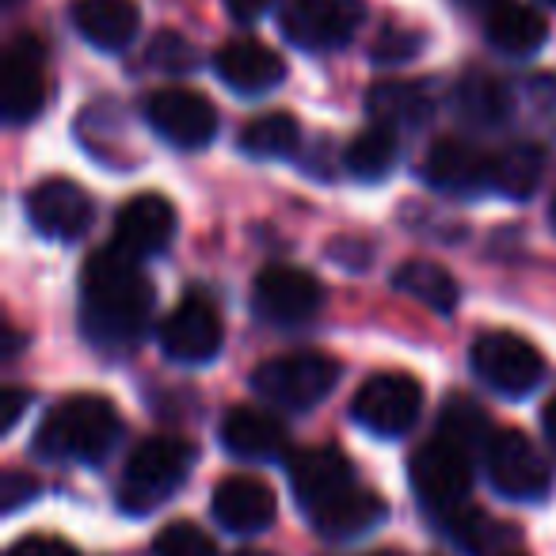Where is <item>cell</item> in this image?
I'll return each mask as SVG.
<instances>
[{
  "mask_svg": "<svg viewBox=\"0 0 556 556\" xmlns=\"http://www.w3.org/2000/svg\"><path fill=\"white\" fill-rule=\"evenodd\" d=\"M153 282L138 260L115 244L100 248L80 275V325L103 348H123L146 332L153 317Z\"/></svg>",
  "mask_w": 556,
  "mask_h": 556,
  "instance_id": "cell-1",
  "label": "cell"
},
{
  "mask_svg": "<svg viewBox=\"0 0 556 556\" xmlns=\"http://www.w3.org/2000/svg\"><path fill=\"white\" fill-rule=\"evenodd\" d=\"M161 348L176 363H210L222 351V317L214 302L202 294H187L161 325Z\"/></svg>",
  "mask_w": 556,
  "mask_h": 556,
  "instance_id": "cell-13",
  "label": "cell"
},
{
  "mask_svg": "<svg viewBox=\"0 0 556 556\" xmlns=\"http://www.w3.org/2000/svg\"><path fill=\"white\" fill-rule=\"evenodd\" d=\"M488 457V477L510 500H541L553 488V469H548L545 454L533 446L526 434L500 431L492 434L484 450Z\"/></svg>",
  "mask_w": 556,
  "mask_h": 556,
  "instance_id": "cell-10",
  "label": "cell"
},
{
  "mask_svg": "<svg viewBox=\"0 0 556 556\" xmlns=\"http://www.w3.org/2000/svg\"><path fill=\"white\" fill-rule=\"evenodd\" d=\"M325 302V290H320L317 275L302 267H290V263H275V267L260 270L252 287V305L263 320L270 325H302Z\"/></svg>",
  "mask_w": 556,
  "mask_h": 556,
  "instance_id": "cell-11",
  "label": "cell"
},
{
  "mask_svg": "<svg viewBox=\"0 0 556 556\" xmlns=\"http://www.w3.org/2000/svg\"><path fill=\"white\" fill-rule=\"evenodd\" d=\"M545 176V153L538 146H507L503 153L492 156V187L510 199H526L538 191Z\"/></svg>",
  "mask_w": 556,
  "mask_h": 556,
  "instance_id": "cell-25",
  "label": "cell"
},
{
  "mask_svg": "<svg viewBox=\"0 0 556 556\" xmlns=\"http://www.w3.org/2000/svg\"><path fill=\"white\" fill-rule=\"evenodd\" d=\"M548 39V24L538 9L507 0L488 16V42L503 54H533Z\"/></svg>",
  "mask_w": 556,
  "mask_h": 556,
  "instance_id": "cell-23",
  "label": "cell"
},
{
  "mask_svg": "<svg viewBox=\"0 0 556 556\" xmlns=\"http://www.w3.org/2000/svg\"><path fill=\"white\" fill-rule=\"evenodd\" d=\"M393 287L401 290V294L416 298L419 305H427V309H434V313H450L457 305V282L439 263L408 260L393 275Z\"/></svg>",
  "mask_w": 556,
  "mask_h": 556,
  "instance_id": "cell-24",
  "label": "cell"
},
{
  "mask_svg": "<svg viewBox=\"0 0 556 556\" xmlns=\"http://www.w3.org/2000/svg\"><path fill=\"white\" fill-rule=\"evenodd\" d=\"M370 111L378 118V126H389V130L396 123L419 126L431 115V100H427L419 85H378L370 92Z\"/></svg>",
  "mask_w": 556,
  "mask_h": 556,
  "instance_id": "cell-27",
  "label": "cell"
},
{
  "mask_svg": "<svg viewBox=\"0 0 556 556\" xmlns=\"http://www.w3.org/2000/svg\"><path fill=\"white\" fill-rule=\"evenodd\" d=\"M457 4H465V9H500V4H507V0H457Z\"/></svg>",
  "mask_w": 556,
  "mask_h": 556,
  "instance_id": "cell-41",
  "label": "cell"
},
{
  "mask_svg": "<svg viewBox=\"0 0 556 556\" xmlns=\"http://www.w3.org/2000/svg\"><path fill=\"white\" fill-rule=\"evenodd\" d=\"M488 416L477 408L472 401H450L446 404V412H442V424H439V434L442 439H450V442H457V446H465L472 454L477 446H484L488 450Z\"/></svg>",
  "mask_w": 556,
  "mask_h": 556,
  "instance_id": "cell-30",
  "label": "cell"
},
{
  "mask_svg": "<svg viewBox=\"0 0 556 556\" xmlns=\"http://www.w3.org/2000/svg\"><path fill=\"white\" fill-rule=\"evenodd\" d=\"M298 146V123L287 111H270L260 115L240 130V149L255 161H275V156L294 153Z\"/></svg>",
  "mask_w": 556,
  "mask_h": 556,
  "instance_id": "cell-26",
  "label": "cell"
},
{
  "mask_svg": "<svg viewBox=\"0 0 556 556\" xmlns=\"http://www.w3.org/2000/svg\"><path fill=\"white\" fill-rule=\"evenodd\" d=\"M27 214L31 225L50 240H77L85 237V229L92 225V199L80 184L65 176L42 179L31 194H27Z\"/></svg>",
  "mask_w": 556,
  "mask_h": 556,
  "instance_id": "cell-14",
  "label": "cell"
},
{
  "mask_svg": "<svg viewBox=\"0 0 556 556\" xmlns=\"http://www.w3.org/2000/svg\"><path fill=\"white\" fill-rule=\"evenodd\" d=\"M47 103V47L35 35H20L0 58V111L9 123H27Z\"/></svg>",
  "mask_w": 556,
  "mask_h": 556,
  "instance_id": "cell-9",
  "label": "cell"
},
{
  "mask_svg": "<svg viewBox=\"0 0 556 556\" xmlns=\"http://www.w3.org/2000/svg\"><path fill=\"white\" fill-rule=\"evenodd\" d=\"M366 20L363 0H287L282 31L302 50H336L355 39Z\"/></svg>",
  "mask_w": 556,
  "mask_h": 556,
  "instance_id": "cell-7",
  "label": "cell"
},
{
  "mask_svg": "<svg viewBox=\"0 0 556 556\" xmlns=\"http://www.w3.org/2000/svg\"><path fill=\"white\" fill-rule=\"evenodd\" d=\"M457 100H462L465 118L477 126H500L503 115H507V88H503L495 77H488V73L465 77Z\"/></svg>",
  "mask_w": 556,
  "mask_h": 556,
  "instance_id": "cell-29",
  "label": "cell"
},
{
  "mask_svg": "<svg viewBox=\"0 0 556 556\" xmlns=\"http://www.w3.org/2000/svg\"><path fill=\"white\" fill-rule=\"evenodd\" d=\"M214 70H217V77L232 88V92H244V96L267 92V88H275L278 80L287 77L282 58L255 39L225 42V47L214 54Z\"/></svg>",
  "mask_w": 556,
  "mask_h": 556,
  "instance_id": "cell-18",
  "label": "cell"
},
{
  "mask_svg": "<svg viewBox=\"0 0 556 556\" xmlns=\"http://www.w3.org/2000/svg\"><path fill=\"white\" fill-rule=\"evenodd\" d=\"M194 465V446L176 434H156L146 439L130 454L123 472V488H118V503L130 515H146V510L161 507L172 492L187 480Z\"/></svg>",
  "mask_w": 556,
  "mask_h": 556,
  "instance_id": "cell-3",
  "label": "cell"
},
{
  "mask_svg": "<svg viewBox=\"0 0 556 556\" xmlns=\"http://www.w3.org/2000/svg\"><path fill=\"white\" fill-rule=\"evenodd\" d=\"M123 434L118 408L108 396L80 393L62 401L35 434V450L47 462H100Z\"/></svg>",
  "mask_w": 556,
  "mask_h": 556,
  "instance_id": "cell-2",
  "label": "cell"
},
{
  "mask_svg": "<svg viewBox=\"0 0 556 556\" xmlns=\"http://www.w3.org/2000/svg\"><path fill=\"white\" fill-rule=\"evenodd\" d=\"M419 47L416 35H404V31H386L378 39V47H374V54H378V62H408L412 50Z\"/></svg>",
  "mask_w": 556,
  "mask_h": 556,
  "instance_id": "cell-35",
  "label": "cell"
},
{
  "mask_svg": "<svg viewBox=\"0 0 556 556\" xmlns=\"http://www.w3.org/2000/svg\"><path fill=\"white\" fill-rule=\"evenodd\" d=\"M39 492V484H35V477H27V472H4V480H0V500H4V510H16L20 503H27L31 495Z\"/></svg>",
  "mask_w": 556,
  "mask_h": 556,
  "instance_id": "cell-34",
  "label": "cell"
},
{
  "mask_svg": "<svg viewBox=\"0 0 556 556\" xmlns=\"http://www.w3.org/2000/svg\"><path fill=\"white\" fill-rule=\"evenodd\" d=\"M530 96H533V103H538L541 115L556 123V77H538L530 88Z\"/></svg>",
  "mask_w": 556,
  "mask_h": 556,
  "instance_id": "cell-38",
  "label": "cell"
},
{
  "mask_svg": "<svg viewBox=\"0 0 556 556\" xmlns=\"http://www.w3.org/2000/svg\"><path fill=\"white\" fill-rule=\"evenodd\" d=\"M149 58H153V65H161V70H191L194 65V47L184 39V35L176 31H161L153 39V47H149Z\"/></svg>",
  "mask_w": 556,
  "mask_h": 556,
  "instance_id": "cell-33",
  "label": "cell"
},
{
  "mask_svg": "<svg viewBox=\"0 0 556 556\" xmlns=\"http://www.w3.org/2000/svg\"><path fill=\"white\" fill-rule=\"evenodd\" d=\"M290 488L302 500V507L317 510L348 488H355V469H351L348 454H340L336 446H309L290 457Z\"/></svg>",
  "mask_w": 556,
  "mask_h": 556,
  "instance_id": "cell-16",
  "label": "cell"
},
{
  "mask_svg": "<svg viewBox=\"0 0 556 556\" xmlns=\"http://www.w3.org/2000/svg\"><path fill=\"white\" fill-rule=\"evenodd\" d=\"M214 518L229 533H263L278 515L275 492L255 477H225L210 500Z\"/></svg>",
  "mask_w": 556,
  "mask_h": 556,
  "instance_id": "cell-17",
  "label": "cell"
},
{
  "mask_svg": "<svg viewBox=\"0 0 556 556\" xmlns=\"http://www.w3.org/2000/svg\"><path fill=\"white\" fill-rule=\"evenodd\" d=\"M9 556H77V553L58 538H24L20 545H12Z\"/></svg>",
  "mask_w": 556,
  "mask_h": 556,
  "instance_id": "cell-36",
  "label": "cell"
},
{
  "mask_svg": "<svg viewBox=\"0 0 556 556\" xmlns=\"http://www.w3.org/2000/svg\"><path fill=\"white\" fill-rule=\"evenodd\" d=\"M24 408H27L24 389H4V393H0V427L12 431V427L20 424V416H24Z\"/></svg>",
  "mask_w": 556,
  "mask_h": 556,
  "instance_id": "cell-37",
  "label": "cell"
},
{
  "mask_svg": "<svg viewBox=\"0 0 556 556\" xmlns=\"http://www.w3.org/2000/svg\"><path fill=\"white\" fill-rule=\"evenodd\" d=\"M446 526H450V538L454 541H462L469 553H484V548H492L495 541H503L507 538V526H495L492 518H484V515H477V510H450L446 515Z\"/></svg>",
  "mask_w": 556,
  "mask_h": 556,
  "instance_id": "cell-31",
  "label": "cell"
},
{
  "mask_svg": "<svg viewBox=\"0 0 556 556\" xmlns=\"http://www.w3.org/2000/svg\"><path fill=\"white\" fill-rule=\"evenodd\" d=\"M507 556H510V553H507Z\"/></svg>",
  "mask_w": 556,
  "mask_h": 556,
  "instance_id": "cell-46",
  "label": "cell"
},
{
  "mask_svg": "<svg viewBox=\"0 0 556 556\" xmlns=\"http://www.w3.org/2000/svg\"><path fill=\"white\" fill-rule=\"evenodd\" d=\"M472 370L503 396H522L545 374V358L530 340L515 332H488L472 343Z\"/></svg>",
  "mask_w": 556,
  "mask_h": 556,
  "instance_id": "cell-6",
  "label": "cell"
},
{
  "mask_svg": "<svg viewBox=\"0 0 556 556\" xmlns=\"http://www.w3.org/2000/svg\"><path fill=\"white\" fill-rule=\"evenodd\" d=\"M146 118L164 141L179 149H202L217 134V111L194 88H161L149 96Z\"/></svg>",
  "mask_w": 556,
  "mask_h": 556,
  "instance_id": "cell-12",
  "label": "cell"
},
{
  "mask_svg": "<svg viewBox=\"0 0 556 556\" xmlns=\"http://www.w3.org/2000/svg\"><path fill=\"white\" fill-rule=\"evenodd\" d=\"M225 9H229V16H232V20L248 24V20H260L263 12L275 9V0H225Z\"/></svg>",
  "mask_w": 556,
  "mask_h": 556,
  "instance_id": "cell-39",
  "label": "cell"
},
{
  "mask_svg": "<svg viewBox=\"0 0 556 556\" xmlns=\"http://www.w3.org/2000/svg\"><path fill=\"white\" fill-rule=\"evenodd\" d=\"M545 4H553V9H556V0H545Z\"/></svg>",
  "mask_w": 556,
  "mask_h": 556,
  "instance_id": "cell-44",
  "label": "cell"
},
{
  "mask_svg": "<svg viewBox=\"0 0 556 556\" xmlns=\"http://www.w3.org/2000/svg\"><path fill=\"white\" fill-rule=\"evenodd\" d=\"M313 515V526H317L320 538L328 541H351V538H363V533H370L374 526L386 522V500L374 492H366V488H348L343 495H336V500H328L325 507L309 510Z\"/></svg>",
  "mask_w": 556,
  "mask_h": 556,
  "instance_id": "cell-21",
  "label": "cell"
},
{
  "mask_svg": "<svg viewBox=\"0 0 556 556\" xmlns=\"http://www.w3.org/2000/svg\"><path fill=\"white\" fill-rule=\"evenodd\" d=\"M340 381V363L325 351H290V355H275L252 374V386L263 401L278 404V408L305 412L320 404Z\"/></svg>",
  "mask_w": 556,
  "mask_h": 556,
  "instance_id": "cell-4",
  "label": "cell"
},
{
  "mask_svg": "<svg viewBox=\"0 0 556 556\" xmlns=\"http://www.w3.org/2000/svg\"><path fill=\"white\" fill-rule=\"evenodd\" d=\"M222 442L232 457H248V462H267V457L287 450V424L275 412L263 408H229L222 419Z\"/></svg>",
  "mask_w": 556,
  "mask_h": 556,
  "instance_id": "cell-20",
  "label": "cell"
},
{
  "mask_svg": "<svg viewBox=\"0 0 556 556\" xmlns=\"http://www.w3.org/2000/svg\"><path fill=\"white\" fill-rule=\"evenodd\" d=\"M427 179L439 191L454 194L484 191V187H492V156L472 149L469 141L439 138L431 146V153H427Z\"/></svg>",
  "mask_w": 556,
  "mask_h": 556,
  "instance_id": "cell-19",
  "label": "cell"
},
{
  "mask_svg": "<svg viewBox=\"0 0 556 556\" xmlns=\"http://www.w3.org/2000/svg\"><path fill=\"white\" fill-rule=\"evenodd\" d=\"M73 24L92 47L123 50L138 35L141 9L138 0H77L73 4Z\"/></svg>",
  "mask_w": 556,
  "mask_h": 556,
  "instance_id": "cell-22",
  "label": "cell"
},
{
  "mask_svg": "<svg viewBox=\"0 0 556 556\" xmlns=\"http://www.w3.org/2000/svg\"><path fill=\"white\" fill-rule=\"evenodd\" d=\"M172 237H176V210L164 194H134L115 217V248L134 260L164 252Z\"/></svg>",
  "mask_w": 556,
  "mask_h": 556,
  "instance_id": "cell-15",
  "label": "cell"
},
{
  "mask_svg": "<svg viewBox=\"0 0 556 556\" xmlns=\"http://www.w3.org/2000/svg\"><path fill=\"white\" fill-rule=\"evenodd\" d=\"M232 556H270V553H260V548H240V553H232Z\"/></svg>",
  "mask_w": 556,
  "mask_h": 556,
  "instance_id": "cell-42",
  "label": "cell"
},
{
  "mask_svg": "<svg viewBox=\"0 0 556 556\" xmlns=\"http://www.w3.org/2000/svg\"><path fill=\"white\" fill-rule=\"evenodd\" d=\"M541 419H545V434H548V442H553V446H556V396L545 404V416H541Z\"/></svg>",
  "mask_w": 556,
  "mask_h": 556,
  "instance_id": "cell-40",
  "label": "cell"
},
{
  "mask_svg": "<svg viewBox=\"0 0 556 556\" xmlns=\"http://www.w3.org/2000/svg\"><path fill=\"white\" fill-rule=\"evenodd\" d=\"M396 156H401V141L389 126H374V130L358 134L348 146V168L358 179H381L393 172Z\"/></svg>",
  "mask_w": 556,
  "mask_h": 556,
  "instance_id": "cell-28",
  "label": "cell"
},
{
  "mask_svg": "<svg viewBox=\"0 0 556 556\" xmlns=\"http://www.w3.org/2000/svg\"><path fill=\"white\" fill-rule=\"evenodd\" d=\"M424 412V389L412 374L389 370V374H374L363 389L355 393V419L374 434H396L412 431V424Z\"/></svg>",
  "mask_w": 556,
  "mask_h": 556,
  "instance_id": "cell-8",
  "label": "cell"
},
{
  "mask_svg": "<svg viewBox=\"0 0 556 556\" xmlns=\"http://www.w3.org/2000/svg\"><path fill=\"white\" fill-rule=\"evenodd\" d=\"M9 4H16V0H9Z\"/></svg>",
  "mask_w": 556,
  "mask_h": 556,
  "instance_id": "cell-45",
  "label": "cell"
},
{
  "mask_svg": "<svg viewBox=\"0 0 556 556\" xmlns=\"http://www.w3.org/2000/svg\"><path fill=\"white\" fill-rule=\"evenodd\" d=\"M156 556H217L214 541L194 522H168L153 541Z\"/></svg>",
  "mask_w": 556,
  "mask_h": 556,
  "instance_id": "cell-32",
  "label": "cell"
},
{
  "mask_svg": "<svg viewBox=\"0 0 556 556\" xmlns=\"http://www.w3.org/2000/svg\"><path fill=\"white\" fill-rule=\"evenodd\" d=\"M412 488H416V495L427 507L442 510V515L457 510L472 488L469 450L442 439V434L427 442V446H419L412 454Z\"/></svg>",
  "mask_w": 556,
  "mask_h": 556,
  "instance_id": "cell-5",
  "label": "cell"
},
{
  "mask_svg": "<svg viewBox=\"0 0 556 556\" xmlns=\"http://www.w3.org/2000/svg\"><path fill=\"white\" fill-rule=\"evenodd\" d=\"M553 225H556V199H553Z\"/></svg>",
  "mask_w": 556,
  "mask_h": 556,
  "instance_id": "cell-43",
  "label": "cell"
}]
</instances>
